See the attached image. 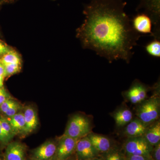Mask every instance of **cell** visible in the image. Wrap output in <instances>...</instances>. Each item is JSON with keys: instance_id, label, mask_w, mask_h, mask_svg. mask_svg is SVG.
<instances>
[{"instance_id": "16", "label": "cell", "mask_w": 160, "mask_h": 160, "mask_svg": "<svg viewBox=\"0 0 160 160\" xmlns=\"http://www.w3.org/2000/svg\"><path fill=\"white\" fill-rule=\"evenodd\" d=\"M9 118V119L7 120L16 134L20 132L24 133L26 123L23 112H18L13 116Z\"/></svg>"}, {"instance_id": "4", "label": "cell", "mask_w": 160, "mask_h": 160, "mask_svg": "<svg viewBox=\"0 0 160 160\" xmlns=\"http://www.w3.org/2000/svg\"><path fill=\"white\" fill-rule=\"evenodd\" d=\"M153 147L144 137L141 136L127 138L123 146V149L125 155H127L151 157Z\"/></svg>"}, {"instance_id": "7", "label": "cell", "mask_w": 160, "mask_h": 160, "mask_svg": "<svg viewBox=\"0 0 160 160\" xmlns=\"http://www.w3.org/2000/svg\"><path fill=\"white\" fill-rule=\"evenodd\" d=\"M75 152L78 160L93 159L99 157L100 154L87 136L78 140Z\"/></svg>"}, {"instance_id": "24", "label": "cell", "mask_w": 160, "mask_h": 160, "mask_svg": "<svg viewBox=\"0 0 160 160\" xmlns=\"http://www.w3.org/2000/svg\"><path fill=\"white\" fill-rule=\"evenodd\" d=\"M20 107L21 106H20L19 104L18 103L17 104H16L14 106L11 107L10 109H8L4 114L8 117L11 118L18 112Z\"/></svg>"}, {"instance_id": "8", "label": "cell", "mask_w": 160, "mask_h": 160, "mask_svg": "<svg viewBox=\"0 0 160 160\" xmlns=\"http://www.w3.org/2000/svg\"><path fill=\"white\" fill-rule=\"evenodd\" d=\"M57 145L52 141L43 143L35 149L32 154V160H49L55 157Z\"/></svg>"}, {"instance_id": "17", "label": "cell", "mask_w": 160, "mask_h": 160, "mask_svg": "<svg viewBox=\"0 0 160 160\" xmlns=\"http://www.w3.org/2000/svg\"><path fill=\"white\" fill-rule=\"evenodd\" d=\"M100 160H126V156L119 148L113 146L108 151L100 154Z\"/></svg>"}, {"instance_id": "29", "label": "cell", "mask_w": 160, "mask_h": 160, "mask_svg": "<svg viewBox=\"0 0 160 160\" xmlns=\"http://www.w3.org/2000/svg\"><path fill=\"white\" fill-rule=\"evenodd\" d=\"M0 75L3 76L5 77V67L1 61H0Z\"/></svg>"}, {"instance_id": "11", "label": "cell", "mask_w": 160, "mask_h": 160, "mask_svg": "<svg viewBox=\"0 0 160 160\" xmlns=\"http://www.w3.org/2000/svg\"><path fill=\"white\" fill-rule=\"evenodd\" d=\"M87 137L100 154L108 151L114 146L111 140L103 135L91 132Z\"/></svg>"}, {"instance_id": "15", "label": "cell", "mask_w": 160, "mask_h": 160, "mask_svg": "<svg viewBox=\"0 0 160 160\" xmlns=\"http://www.w3.org/2000/svg\"><path fill=\"white\" fill-rule=\"evenodd\" d=\"M143 137L152 146L160 143V119L148 125Z\"/></svg>"}, {"instance_id": "33", "label": "cell", "mask_w": 160, "mask_h": 160, "mask_svg": "<svg viewBox=\"0 0 160 160\" xmlns=\"http://www.w3.org/2000/svg\"><path fill=\"white\" fill-rule=\"evenodd\" d=\"M0 160H2V159H1V157H0Z\"/></svg>"}, {"instance_id": "14", "label": "cell", "mask_w": 160, "mask_h": 160, "mask_svg": "<svg viewBox=\"0 0 160 160\" xmlns=\"http://www.w3.org/2000/svg\"><path fill=\"white\" fill-rule=\"evenodd\" d=\"M23 114L26 123L24 133L29 134L34 131L38 125L37 114L34 108L29 106L26 107Z\"/></svg>"}, {"instance_id": "31", "label": "cell", "mask_w": 160, "mask_h": 160, "mask_svg": "<svg viewBox=\"0 0 160 160\" xmlns=\"http://www.w3.org/2000/svg\"><path fill=\"white\" fill-rule=\"evenodd\" d=\"M90 160H100L99 158H96L93 159H91Z\"/></svg>"}, {"instance_id": "27", "label": "cell", "mask_w": 160, "mask_h": 160, "mask_svg": "<svg viewBox=\"0 0 160 160\" xmlns=\"http://www.w3.org/2000/svg\"><path fill=\"white\" fill-rule=\"evenodd\" d=\"M9 142V140L6 137L0 122V142L3 145H6Z\"/></svg>"}, {"instance_id": "34", "label": "cell", "mask_w": 160, "mask_h": 160, "mask_svg": "<svg viewBox=\"0 0 160 160\" xmlns=\"http://www.w3.org/2000/svg\"><path fill=\"white\" fill-rule=\"evenodd\" d=\"M72 160V159H70V160Z\"/></svg>"}, {"instance_id": "21", "label": "cell", "mask_w": 160, "mask_h": 160, "mask_svg": "<svg viewBox=\"0 0 160 160\" xmlns=\"http://www.w3.org/2000/svg\"><path fill=\"white\" fill-rule=\"evenodd\" d=\"M5 77L16 74L20 71L21 64H8L5 65Z\"/></svg>"}, {"instance_id": "6", "label": "cell", "mask_w": 160, "mask_h": 160, "mask_svg": "<svg viewBox=\"0 0 160 160\" xmlns=\"http://www.w3.org/2000/svg\"><path fill=\"white\" fill-rule=\"evenodd\" d=\"M78 140L63 134L57 145L55 157L58 160H67L75 152Z\"/></svg>"}, {"instance_id": "19", "label": "cell", "mask_w": 160, "mask_h": 160, "mask_svg": "<svg viewBox=\"0 0 160 160\" xmlns=\"http://www.w3.org/2000/svg\"><path fill=\"white\" fill-rule=\"evenodd\" d=\"M145 50L148 54L152 57L160 58V40L153 39L145 46Z\"/></svg>"}, {"instance_id": "25", "label": "cell", "mask_w": 160, "mask_h": 160, "mask_svg": "<svg viewBox=\"0 0 160 160\" xmlns=\"http://www.w3.org/2000/svg\"><path fill=\"white\" fill-rule=\"evenodd\" d=\"M126 160H152L151 157L143 155H126Z\"/></svg>"}, {"instance_id": "9", "label": "cell", "mask_w": 160, "mask_h": 160, "mask_svg": "<svg viewBox=\"0 0 160 160\" xmlns=\"http://www.w3.org/2000/svg\"><path fill=\"white\" fill-rule=\"evenodd\" d=\"M131 22L132 27L138 33L152 36V22L147 15H138L131 20Z\"/></svg>"}, {"instance_id": "10", "label": "cell", "mask_w": 160, "mask_h": 160, "mask_svg": "<svg viewBox=\"0 0 160 160\" xmlns=\"http://www.w3.org/2000/svg\"><path fill=\"white\" fill-rule=\"evenodd\" d=\"M148 125L137 117L133 118L126 126L124 133L128 138L143 136Z\"/></svg>"}, {"instance_id": "30", "label": "cell", "mask_w": 160, "mask_h": 160, "mask_svg": "<svg viewBox=\"0 0 160 160\" xmlns=\"http://www.w3.org/2000/svg\"><path fill=\"white\" fill-rule=\"evenodd\" d=\"M5 78V77L3 76L0 75V87H2L3 86Z\"/></svg>"}, {"instance_id": "13", "label": "cell", "mask_w": 160, "mask_h": 160, "mask_svg": "<svg viewBox=\"0 0 160 160\" xmlns=\"http://www.w3.org/2000/svg\"><path fill=\"white\" fill-rule=\"evenodd\" d=\"M26 148L22 143H9L5 152V160H25Z\"/></svg>"}, {"instance_id": "26", "label": "cell", "mask_w": 160, "mask_h": 160, "mask_svg": "<svg viewBox=\"0 0 160 160\" xmlns=\"http://www.w3.org/2000/svg\"><path fill=\"white\" fill-rule=\"evenodd\" d=\"M9 94L4 88V87H0V105L2 104L5 101L10 98Z\"/></svg>"}, {"instance_id": "28", "label": "cell", "mask_w": 160, "mask_h": 160, "mask_svg": "<svg viewBox=\"0 0 160 160\" xmlns=\"http://www.w3.org/2000/svg\"><path fill=\"white\" fill-rule=\"evenodd\" d=\"M10 50L7 45L0 41V55H3L6 54Z\"/></svg>"}, {"instance_id": "22", "label": "cell", "mask_w": 160, "mask_h": 160, "mask_svg": "<svg viewBox=\"0 0 160 160\" xmlns=\"http://www.w3.org/2000/svg\"><path fill=\"white\" fill-rule=\"evenodd\" d=\"M18 103L15 100L12 99L11 98H10L6 100L2 104L0 105V110L3 113H5L8 109H10L11 107L14 106L16 104H17Z\"/></svg>"}, {"instance_id": "2", "label": "cell", "mask_w": 160, "mask_h": 160, "mask_svg": "<svg viewBox=\"0 0 160 160\" xmlns=\"http://www.w3.org/2000/svg\"><path fill=\"white\" fill-rule=\"evenodd\" d=\"M153 95L137 105L135 114L142 122L149 125L159 119L160 98L159 81L153 86Z\"/></svg>"}, {"instance_id": "3", "label": "cell", "mask_w": 160, "mask_h": 160, "mask_svg": "<svg viewBox=\"0 0 160 160\" xmlns=\"http://www.w3.org/2000/svg\"><path fill=\"white\" fill-rule=\"evenodd\" d=\"M92 128L91 118L82 114L72 116L67 124L64 135L79 140L87 136L92 132Z\"/></svg>"}, {"instance_id": "5", "label": "cell", "mask_w": 160, "mask_h": 160, "mask_svg": "<svg viewBox=\"0 0 160 160\" xmlns=\"http://www.w3.org/2000/svg\"><path fill=\"white\" fill-rule=\"evenodd\" d=\"M152 88L142 83L139 80L136 79L132 82L130 88L123 92L122 94L126 101L137 105L146 99L147 93Z\"/></svg>"}, {"instance_id": "18", "label": "cell", "mask_w": 160, "mask_h": 160, "mask_svg": "<svg viewBox=\"0 0 160 160\" xmlns=\"http://www.w3.org/2000/svg\"><path fill=\"white\" fill-rule=\"evenodd\" d=\"M0 61L4 66L8 64H21V58L18 53L13 50H10L3 55Z\"/></svg>"}, {"instance_id": "32", "label": "cell", "mask_w": 160, "mask_h": 160, "mask_svg": "<svg viewBox=\"0 0 160 160\" xmlns=\"http://www.w3.org/2000/svg\"><path fill=\"white\" fill-rule=\"evenodd\" d=\"M49 160H57V159L56 158V157H55L53 158L52 159Z\"/></svg>"}, {"instance_id": "23", "label": "cell", "mask_w": 160, "mask_h": 160, "mask_svg": "<svg viewBox=\"0 0 160 160\" xmlns=\"http://www.w3.org/2000/svg\"><path fill=\"white\" fill-rule=\"evenodd\" d=\"M151 157L152 160H160V143L153 146Z\"/></svg>"}, {"instance_id": "12", "label": "cell", "mask_w": 160, "mask_h": 160, "mask_svg": "<svg viewBox=\"0 0 160 160\" xmlns=\"http://www.w3.org/2000/svg\"><path fill=\"white\" fill-rule=\"evenodd\" d=\"M111 115L118 127H125L133 118L132 112L127 106H121Z\"/></svg>"}, {"instance_id": "1", "label": "cell", "mask_w": 160, "mask_h": 160, "mask_svg": "<svg viewBox=\"0 0 160 160\" xmlns=\"http://www.w3.org/2000/svg\"><path fill=\"white\" fill-rule=\"evenodd\" d=\"M123 0H90L84 10L86 18L77 29L84 49L93 50L112 63L122 59L129 64L133 47L142 35L132 27Z\"/></svg>"}, {"instance_id": "20", "label": "cell", "mask_w": 160, "mask_h": 160, "mask_svg": "<svg viewBox=\"0 0 160 160\" xmlns=\"http://www.w3.org/2000/svg\"><path fill=\"white\" fill-rule=\"evenodd\" d=\"M0 122L6 137L9 141H10L13 136L15 135L16 133L12 128L7 119L2 116H0Z\"/></svg>"}]
</instances>
